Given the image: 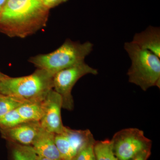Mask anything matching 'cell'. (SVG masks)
Here are the masks:
<instances>
[{
    "label": "cell",
    "mask_w": 160,
    "mask_h": 160,
    "mask_svg": "<svg viewBox=\"0 0 160 160\" xmlns=\"http://www.w3.org/2000/svg\"><path fill=\"white\" fill-rule=\"evenodd\" d=\"M49 11L42 0H7L0 14V32L27 37L46 26Z\"/></svg>",
    "instance_id": "obj_1"
},
{
    "label": "cell",
    "mask_w": 160,
    "mask_h": 160,
    "mask_svg": "<svg viewBox=\"0 0 160 160\" xmlns=\"http://www.w3.org/2000/svg\"><path fill=\"white\" fill-rule=\"evenodd\" d=\"M53 75L38 69L22 77H8L0 82V94L11 96L27 102H42L53 89Z\"/></svg>",
    "instance_id": "obj_2"
},
{
    "label": "cell",
    "mask_w": 160,
    "mask_h": 160,
    "mask_svg": "<svg viewBox=\"0 0 160 160\" xmlns=\"http://www.w3.org/2000/svg\"><path fill=\"white\" fill-rule=\"evenodd\" d=\"M124 49L131 61L127 72L129 82L145 91L152 86L160 88V58L132 42L125 43Z\"/></svg>",
    "instance_id": "obj_3"
},
{
    "label": "cell",
    "mask_w": 160,
    "mask_h": 160,
    "mask_svg": "<svg viewBox=\"0 0 160 160\" xmlns=\"http://www.w3.org/2000/svg\"><path fill=\"white\" fill-rule=\"evenodd\" d=\"M92 49L93 44L90 42L81 43L67 39L55 51L32 57L29 62L38 69H44L54 75L62 69L85 62V58Z\"/></svg>",
    "instance_id": "obj_4"
},
{
    "label": "cell",
    "mask_w": 160,
    "mask_h": 160,
    "mask_svg": "<svg viewBox=\"0 0 160 160\" xmlns=\"http://www.w3.org/2000/svg\"><path fill=\"white\" fill-rule=\"evenodd\" d=\"M113 152L118 160H131L146 150L151 149V140L138 128L122 129L111 140Z\"/></svg>",
    "instance_id": "obj_5"
},
{
    "label": "cell",
    "mask_w": 160,
    "mask_h": 160,
    "mask_svg": "<svg viewBox=\"0 0 160 160\" xmlns=\"http://www.w3.org/2000/svg\"><path fill=\"white\" fill-rule=\"evenodd\" d=\"M89 74H98V70L84 62L62 69L54 75L53 89L62 97L63 108L69 111L73 109L74 102L72 90L78 80Z\"/></svg>",
    "instance_id": "obj_6"
},
{
    "label": "cell",
    "mask_w": 160,
    "mask_h": 160,
    "mask_svg": "<svg viewBox=\"0 0 160 160\" xmlns=\"http://www.w3.org/2000/svg\"><path fill=\"white\" fill-rule=\"evenodd\" d=\"M62 99L53 89L50 90L43 101L44 113L40 122L42 128L55 134H62L66 126L63 125L61 116Z\"/></svg>",
    "instance_id": "obj_7"
},
{
    "label": "cell",
    "mask_w": 160,
    "mask_h": 160,
    "mask_svg": "<svg viewBox=\"0 0 160 160\" xmlns=\"http://www.w3.org/2000/svg\"><path fill=\"white\" fill-rule=\"evenodd\" d=\"M42 128L40 122H24L9 129H0L2 137L12 143L31 146Z\"/></svg>",
    "instance_id": "obj_8"
},
{
    "label": "cell",
    "mask_w": 160,
    "mask_h": 160,
    "mask_svg": "<svg viewBox=\"0 0 160 160\" xmlns=\"http://www.w3.org/2000/svg\"><path fill=\"white\" fill-rule=\"evenodd\" d=\"M55 136V134L42 127L31 145L38 155L52 159L62 160L56 145Z\"/></svg>",
    "instance_id": "obj_9"
},
{
    "label": "cell",
    "mask_w": 160,
    "mask_h": 160,
    "mask_svg": "<svg viewBox=\"0 0 160 160\" xmlns=\"http://www.w3.org/2000/svg\"><path fill=\"white\" fill-rule=\"evenodd\" d=\"M132 42L160 58V28L149 26L144 31L136 33Z\"/></svg>",
    "instance_id": "obj_10"
},
{
    "label": "cell",
    "mask_w": 160,
    "mask_h": 160,
    "mask_svg": "<svg viewBox=\"0 0 160 160\" xmlns=\"http://www.w3.org/2000/svg\"><path fill=\"white\" fill-rule=\"evenodd\" d=\"M63 133L67 137L75 157L85 146L95 141L89 129L76 130L66 127Z\"/></svg>",
    "instance_id": "obj_11"
},
{
    "label": "cell",
    "mask_w": 160,
    "mask_h": 160,
    "mask_svg": "<svg viewBox=\"0 0 160 160\" xmlns=\"http://www.w3.org/2000/svg\"><path fill=\"white\" fill-rule=\"evenodd\" d=\"M43 102L25 103L18 108V112L25 122H40L44 113Z\"/></svg>",
    "instance_id": "obj_12"
},
{
    "label": "cell",
    "mask_w": 160,
    "mask_h": 160,
    "mask_svg": "<svg viewBox=\"0 0 160 160\" xmlns=\"http://www.w3.org/2000/svg\"><path fill=\"white\" fill-rule=\"evenodd\" d=\"M94 150L96 160H118L114 154L111 140L95 141Z\"/></svg>",
    "instance_id": "obj_13"
},
{
    "label": "cell",
    "mask_w": 160,
    "mask_h": 160,
    "mask_svg": "<svg viewBox=\"0 0 160 160\" xmlns=\"http://www.w3.org/2000/svg\"><path fill=\"white\" fill-rule=\"evenodd\" d=\"M12 151L13 160H37L38 155L31 146L13 143Z\"/></svg>",
    "instance_id": "obj_14"
},
{
    "label": "cell",
    "mask_w": 160,
    "mask_h": 160,
    "mask_svg": "<svg viewBox=\"0 0 160 160\" xmlns=\"http://www.w3.org/2000/svg\"><path fill=\"white\" fill-rule=\"evenodd\" d=\"M28 102L14 97L0 94V116L17 109L25 103Z\"/></svg>",
    "instance_id": "obj_15"
},
{
    "label": "cell",
    "mask_w": 160,
    "mask_h": 160,
    "mask_svg": "<svg viewBox=\"0 0 160 160\" xmlns=\"http://www.w3.org/2000/svg\"><path fill=\"white\" fill-rule=\"evenodd\" d=\"M55 141L62 160H73L75 155L66 135L64 133L55 134Z\"/></svg>",
    "instance_id": "obj_16"
},
{
    "label": "cell",
    "mask_w": 160,
    "mask_h": 160,
    "mask_svg": "<svg viewBox=\"0 0 160 160\" xmlns=\"http://www.w3.org/2000/svg\"><path fill=\"white\" fill-rule=\"evenodd\" d=\"M24 122L17 109H15L0 116V129H9Z\"/></svg>",
    "instance_id": "obj_17"
},
{
    "label": "cell",
    "mask_w": 160,
    "mask_h": 160,
    "mask_svg": "<svg viewBox=\"0 0 160 160\" xmlns=\"http://www.w3.org/2000/svg\"><path fill=\"white\" fill-rule=\"evenodd\" d=\"M95 141L89 143L76 155L72 160H96L94 150Z\"/></svg>",
    "instance_id": "obj_18"
},
{
    "label": "cell",
    "mask_w": 160,
    "mask_h": 160,
    "mask_svg": "<svg viewBox=\"0 0 160 160\" xmlns=\"http://www.w3.org/2000/svg\"><path fill=\"white\" fill-rule=\"evenodd\" d=\"M68 0H42V2L44 6L48 9L53 8L60 4L67 2Z\"/></svg>",
    "instance_id": "obj_19"
},
{
    "label": "cell",
    "mask_w": 160,
    "mask_h": 160,
    "mask_svg": "<svg viewBox=\"0 0 160 160\" xmlns=\"http://www.w3.org/2000/svg\"><path fill=\"white\" fill-rule=\"evenodd\" d=\"M150 155L151 149H149L142 152L131 160H147Z\"/></svg>",
    "instance_id": "obj_20"
},
{
    "label": "cell",
    "mask_w": 160,
    "mask_h": 160,
    "mask_svg": "<svg viewBox=\"0 0 160 160\" xmlns=\"http://www.w3.org/2000/svg\"><path fill=\"white\" fill-rule=\"evenodd\" d=\"M7 0H0V14L5 6Z\"/></svg>",
    "instance_id": "obj_21"
},
{
    "label": "cell",
    "mask_w": 160,
    "mask_h": 160,
    "mask_svg": "<svg viewBox=\"0 0 160 160\" xmlns=\"http://www.w3.org/2000/svg\"><path fill=\"white\" fill-rule=\"evenodd\" d=\"M37 160H54L52 159L48 158L43 157L40 156H37Z\"/></svg>",
    "instance_id": "obj_22"
},
{
    "label": "cell",
    "mask_w": 160,
    "mask_h": 160,
    "mask_svg": "<svg viewBox=\"0 0 160 160\" xmlns=\"http://www.w3.org/2000/svg\"><path fill=\"white\" fill-rule=\"evenodd\" d=\"M8 77H9L8 76L4 74V73L0 71V82L2 81L3 80L5 79L6 78Z\"/></svg>",
    "instance_id": "obj_23"
},
{
    "label": "cell",
    "mask_w": 160,
    "mask_h": 160,
    "mask_svg": "<svg viewBox=\"0 0 160 160\" xmlns=\"http://www.w3.org/2000/svg\"></svg>",
    "instance_id": "obj_24"
}]
</instances>
